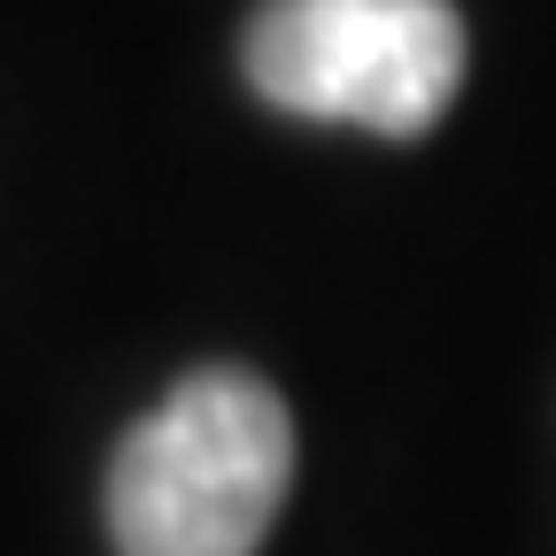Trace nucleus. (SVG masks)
I'll return each mask as SVG.
<instances>
[{
  "instance_id": "nucleus-2",
  "label": "nucleus",
  "mask_w": 556,
  "mask_h": 556,
  "mask_svg": "<svg viewBox=\"0 0 556 556\" xmlns=\"http://www.w3.org/2000/svg\"><path fill=\"white\" fill-rule=\"evenodd\" d=\"M240 62L287 116L417 139L464 86V16L448 0H263Z\"/></svg>"
},
{
  "instance_id": "nucleus-1",
  "label": "nucleus",
  "mask_w": 556,
  "mask_h": 556,
  "mask_svg": "<svg viewBox=\"0 0 556 556\" xmlns=\"http://www.w3.org/2000/svg\"><path fill=\"white\" fill-rule=\"evenodd\" d=\"M294 486V417L255 371H193L109 464L116 556H255Z\"/></svg>"
}]
</instances>
